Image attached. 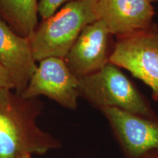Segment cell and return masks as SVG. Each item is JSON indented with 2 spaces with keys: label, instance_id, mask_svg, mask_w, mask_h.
<instances>
[{
  "label": "cell",
  "instance_id": "1",
  "mask_svg": "<svg viewBox=\"0 0 158 158\" xmlns=\"http://www.w3.org/2000/svg\"><path fill=\"white\" fill-rule=\"evenodd\" d=\"M43 108L39 98L0 89V158L43 155L62 147L57 138L37 124Z\"/></svg>",
  "mask_w": 158,
  "mask_h": 158
},
{
  "label": "cell",
  "instance_id": "2",
  "mask_svg": "<svg viewBox=\"0 0 158 158\" xmlns=\"http://www.w3.org/2000/svg\"><path fill=\"white\" fill-rule=\"evenodd\" d=\"M97 0H76L62 6L35 29L30 42L35 60L64 59L83 29L99 19Z\"/></svg>",
  "mask_w": 158,
  "mask_h": 158
},
{
  "label": "cell",
  "instance_id": "3",
  "mask_svg": "<svg viewBox=\"0 0 158 158\" xmlns=\"http://www.w3.org/2000/svg\"><path fill=\"white\" fill-rule=\"evenodd\" d=\"M78 90L80 97L100 110L117 108L142 117L158 120L149 102L111 62L93 74L78 78Z\"/></svg>",
  "mask_w": 158,
  "mask_h": 158
},
{
  "label": "cell",
  "instance_id": "4",
  "mask_svg": "<svg viewBox=\"0 0 158 158\" xmlns=\"http://www.w3.org/2000/svg\"><path fill=\"white\" fill-rule=\"evenodd\" d=\"M110 62L125 68L152 91L158 101V30L152 26L143 31L117 36Z\"/></svg>",
  "mask_w": 158,
  "mask_h": 158
},
{
  "label": "cell",
  "instance_id": "5",
  "mask_svg": "<svg viewBox=\"0 0 158 158\" xmlns=\"http://www.w3.org/2000/svg\"><path fill=\"white\" fill-rule=\"evenodd\" d=\"M21 94L29 99L45 96L62 107L75 110L80 97L78 78L70 72L64 59L48 57L40 61L27 88Z\"/></svg>",
  "mask_w": 158,
  "mask_h": 158
},
{
  "label": "cell",
  "instance_id": "6",
  "mask_svg": "<svg viewBox=\"0 0 158 158\" xmlns=\"http://www.w3.org/2000/svg\"><path fill=\"white\" fill-rule=\"evenodd\" d=\"M127 158H139L158 149V120H152L117 108L101 110Z\"/></svg>",
  "mask_w": 158,
  "mask_h": 158
},
{
  "label": "cell",
  "instance_id": "7",
  "mask_svg": "<svg viewBox=\"0 0 158 158\" xmlns=\"http://www.w3.org/2000/svg\"><path fill=\"white\" fill-rule=\"evenodd\" d=\"M110 35L107 25L102 19L83 29L64 58L69 70L77 78L93 74L110 62Z\"/></svg>",
  "mask_w": 158,
  "mask_h": 158
},
{
  "label": "cell",
  "instance_id": "8",
  "mask_svg": "<svg viewBox=\"0 0 158 158\" xmlns=\"http://www.w3.org/2000/svg\"><path fill=\"white\" fill-rule=\"evenodd\" d=\"M96 10L110 34L117 36L150 28L155 14L152 5L145 0H97Z\"/></svg>",
  "mask_w": 158,
  "mask_h": 158
},
{
  "label": "cell",
  "instance_id": "9",
  "mask_svg": "<svg viewBox=\"0 0 158 158\" xmlns=\"http://www.w3.org/2000/svg\"><path fill=\"white\" fill-rule=\"evenodd\" d=\"M0 64L6 69L21 94L36 70L30 40L23 37L0 19Z\"/></svg>",
  "mask_w": 158,
  "mask_h": 158
},
{
  "label": "cell",
  "instance_id": "10",
  "mask_svg": "<svg viewBox=\"0 0 158 158\" xmlns=\"http://www.w3.org/2000/svg\"><path fill=\"white\" fill-rule=\"evenodd\" d=\"M37 0H0V15L15 32L30 39L37 28Z\"/></svg>",
  "mask_w": 158,
  "mask_h": 158
},
{
  "label": "cell",
  "instance_id": "11",
  "mask_svg": "<svg viewBox=\"0 0 158 158\" xmlns=\"http://www.w3.org/2000/svg\"><path fill=\"white\" fill-rule=\"evenodd\" d=\"M76 0H40L37 11L43 20L48 19L63 5Z\"/></svg>",
  "mask_w": 158,
  "mask_h": 158
},
{
  "label": "cell",
  "instance_id": "12",
  "mask_svg": "<svg viewBox=\"0 0 158 158\" xmlns=\"http://www.w3.org/2000/svg\"><path fill=\"white\" fill-rule=\"evenodd\" d=\"M0 89H10L15 90L13 79L6 69L0 64Z\"/></svg>",
  "mask_w": 158,
  "mask_h": 158
},
{
  "label": "cell",
  "instance_id": "13",
  "mask_svg": "<svg viewBox=\"0 0 158 158\" xmlns=\"http://www.w3.org/2000/svg\"><path fill=\"white\" fill-rule=\"evenodd\" d=\"M139 158H158V149L152 150Z\"/></svg>",
  "mask_w": 158,
  "mask_h": 158
},
{
  "label": "cell",
  "instance_id": "14",
  "mask_svg": "<svg viewBox=\"0 0 158 158\" xmlns=\"http://www.w3.org/2000/svg\"><path fill=\"white\" fill-rule=\"evenodd\" d=\"M21 158H32V155H29V154H25Z\"/></svg>",
  "mask_w": 158,
  "mask_h": 158
},
{
  "label": "cell",
  "instance_id": "15",
  "mask_svg": "<svg viewBox=\"0 0 158 158\" xmlns=\"http://www.w3.org/2000/svg\"><path fill=\"white\" fill-rule=\"evenodd\" d=\"M145 1H147L149 3H152V2H158V0H145Z\"/></svg>",
  "mask_w": 158,
  "mask_h": 158
}]
</instances>
